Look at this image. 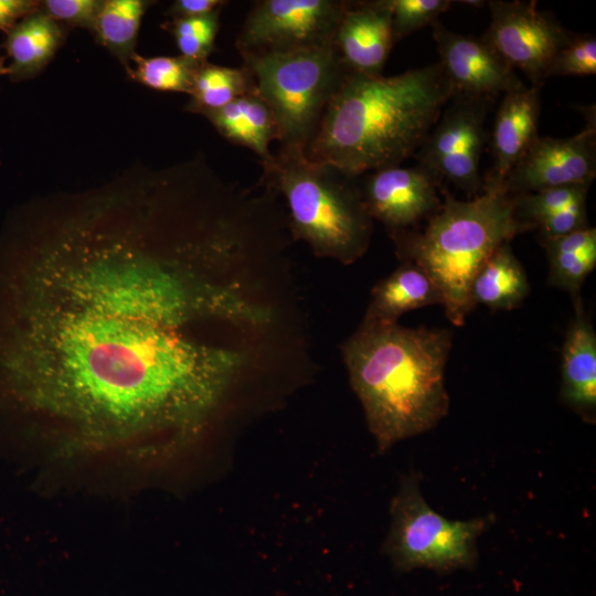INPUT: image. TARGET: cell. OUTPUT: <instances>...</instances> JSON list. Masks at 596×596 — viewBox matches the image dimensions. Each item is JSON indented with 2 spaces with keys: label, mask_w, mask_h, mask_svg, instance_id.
Listing matches in <instances>:
<instances>
[{
  "label": "cell",
  "mask_w": 596,
  "mask_h": 596,
  "mask_svg": "<svg viewBox=\"0 0 596 596\" xmlns=\"http://www.w3.org/2000/svg\"><path fill=\"white\" fill-rule=\"evenodd\" d=\"M240 226L180 163L50 193L0 237V385L57 448L149 464L204 434L238 372L213 339Z\"/></svg>",
  "instance_id": "obj_1"
},
{
  "label": "cell",
  "mask_w": 596,
  "mask_h": 596,
  "mask_svg": "<svg viewBox=\"0 0 596 596\" xmlns=\"http://www.w3.org/2000/svg\"><path fill=\"white\" fill-rule=\"evenodd\" d=\"M540 88L524 86L503 95L492 132L493 163L483 185L501 187L512 168L539 137Z\"/></svg>",
  "instance_id": "obj_15"
},
{
  "label": "cell",
  "mask_w": 596,
  "mask_h": 596,
  "mask_svg": "<svg viewBox=\"0 0 596 596\" xmlns=\"http://www.w3.org/2000/svg\"><path fill=\"white\" fill-rule=\"evenodd\" d=\"M560 396L582 418L595 422L596 333L583 306L575 308V317L565 334Z\"/></svg>",
  "instance_id": "obj_16"
},
{
  "label": "cell",
  "mask_w": 596,
  "mask_h": 596,
  "mask_svg": "<svg viewBox=\"0 0 596 596\" xmlns=\"http://www.w3.org/2000/svg\"><path fill=\"white\" fill-rule=\"evenodd\" d=\"M258 184L283 196L294 240L306 242L315 255L352 264L368 251L373 220L363 202L358 178L280 148L262 161Z\"/></svg>",
  "instance_id": "obj_5"
},
{
  "label": "cell",
  "mask_w": 596,
  "mask_h": 596,
  "mask_svg": "<svg viewBox=\"0 0 596 596\" xmlns=\"http://www.w3.org/2000/svg\"><path fill=\"white\" fill-rule=\"evenodd\" d=\"M391 524L383 550L395 568L447 572L477 561V540L490 519L450 521L424 499L414 473L401 478L390 505Z\"/></svg>",
  "instance_id": "obj_7"
},
{
  "label": "cell",
  "mask_w": 596,
  "mask_h": 596,
  "mask_svg": "<svg viewBox=\"0 0 596 596\" xmlns=\"http://www.w3.org/2000/svg\"><path fill=\"white\" fill-rule=\"evenodd\" d=\"M436 304L443 305V298L434 281L416 264L402 260L389 277L373 287L363 320L397 323L404 313Z\"/></svg>",
  "instance_id": "obj_19"
},
{
  "label": "cell",
  "mask_w": 596,
  "mask_h": 596,
  "mask_svg": "<svg viewBox=\"0 0 596 596\" xmlns=\"http://www.w3.org/2000/svg\"><path fill=\"white\" fill-rule=\"evenodd\" d=\"M223 7L206 14L173 18L163 28L170 32L180 55L205 62L214 50L220 30V17Z\"/></svg>",
  "instance_id": "obj_25"
},
{
  "label": "cell",
  "mask_w": 596,
  "mask_h": 596,
  "mask_svg": "<svg viewBox=\"0 0 596 596\" xmlns=\"http://www.w3.org/2000/svg\"><path fill=\"white\" fill-rule=\"evenodd\" d=\"M360 188L368 213L390 236L417 228L443 203L440 183L419 166L375 170Z\"/></svg>",
  "instance_id": "obj_13"
},
{
  "label": "cell",
  "mask_w": 596,
  "mask_h": 596,
  "mask_svg": "<svg viewBox=\"0 0 596 596\" xmlns=\"http://www.w3.org/2000/svg\"><path fill=\"white\" fill-rule=\"evenodd\" d=\"M394 44L390 0L348 1L333 47L349 72L382 75Z\"/></svg>",
  "instance_id": "obj_14"
},
{
  "label": "cell",
  "mask_w": 596,
  "mask_h": 596,
  "mask_svg": "<svg viewBox=\"0 0 596 596\" xmlns=\"http://www.w3.org/2000/svg\"><path fill=\"white\" fill-rule=\"evenodd\" d=\"M486 4L491 21L481 38L515 72L523 73L531 86L541 88L549 78L552 60L573 33L540 10L535 1L492 0Z\"/></svg>",
  "instance_id": "obj_10"
},
{
  "label": "cell",
  "mask_w": 596,
  "mask_h": 596,
  "mask_svg": "<svg viewBox=\"0 0 596 596\" xmlns=\"http://www.w3.org/2000/svg\"><path fill=\"white\" fill-rule=\"evenodd\" d=\"M347 0H259L236 38L241 56L333 46Z\"/></svg>",
  "instance_id": "obj_8"
},
{
  "label": "cell",
  "mask_w": 596,
  "mask_h": 596,
  "mask_svg": "<svg viewBox=\"0 0 596 596\" xmlns=\"http://www.w3.org/2000/svg\"><path fill=\"white\" fill-rule=\"evenodd\" d=\"M443 194L424 226L391 237L401 260L416 264L434 281L450 322L462 326L473 309L470 289L483 263L531 227L515 217L517 198L502 187L483 185L480 195L465 201Z\"/></svg>",
  "instance_id": "obj_4"
},
{
  "label": "cell",
  "mask_w": 596,
  "mask_h": 596,
  "mask_svg": "<svg viewBox=\"0 0 596 596\" xmlns=\"http://www.w3.org/2000/svg\"><path fill=\"white\" fill-rule=\"evenodd\" d=\"M40 8L38 0H0V31L7 33L18 21Z\"/></svg>",
  "instance_id": "obj_31"
},
{
  "label": "cell",
  "mask_w": 596,
  "mask_h": 596,
  "mask_svg": "<svg viewBox=\"0 0 596 596\" xmlns=\"http://www.w3.org/2000/svg\"><path fill=\"white\" fill-rule=\"evenodd\" d=\"M453 3L449 0H390L394 43L432 25Z\"/></svg>",
  "instance_id": "obj_27"
},
{
  "label": "cell",
  "mask_w": 596,
  "mask_h": 596,
  "mask_svg": "<svg viewBox=\"0 0 596 596\" xmlns=\"http://www.w3.org/2000/svg\"><path fill=\"white\" fill-rule=\"evenodd\" d=\"M596 74V39L592 34H574L555 54L551 76H588Z\"/></svg>",
  "instance_id": "obj_28"
},
{
  "label": "cell",
  "mask_w": 596,
  "mask_h": 596,
  "mask_svg": "<svg viewBox=\"0 0 596 596\" xmlns=\"http://www.w3.org/2000/svg\"><path fill=\"white\" fill-rule=\"evenodd\" d=\"M585 118L584 128L572 137H538L509 172L502 189L520 196L563 185H590L596 175L594 106L586 110Z\"/></svg>",
  "instance_id": "obj_11"
},
{
  "label": "cell",
  "mask_w": 596,
  "mask_h": 596,
  "mask_svg": "<svg viewBox=\"0 0 596 596\" xmlns=\"http://www.w3.org/2000/svg\"><path fill=\"white\" fill-rule=\"evenodd\" d=\"M8 75V66L4 65V57L0 55V76Z\"/></svg>",
  "instance_id": "obj_33"
},
{
  "label": "cell",
  "mask_w": 596,
  "mask_h": 596,
  "mask_svg": "<svg viewBox=\"0 0 596 596\" xmlns=\"http://www.w3.org/2000/svg\"><path fill=\"white\" fill-rule=\"evenodd\" d=\"M587 226L586 202H579L542 220L535 228L543 242Z\"/></svg>",
  "instance_id": "obj_30"
},
{
  "label": "cell",
  "mask_w": 596,
  "mask_h": 596,
  "mask_svg": "<svg viewBox=\"0 0 596 596\" xmlns=\"http://www.w3.org/2000/svg\"><path fill=\"white\" fill-rule=\"evenodd\" d=\"M203 62L178 56H142L136 54L127 74L134 81L162 92L189 95L194 74Z\"/></svg>",
  "instance_id": "obj_24"
},
{
  "label": "cell",
  "mask_w": 596,
  "mask_h": 596,
  "mask_svg": "<svg viewBox=\"0 0 596 596\" xmlns=\"http://www.w3.org/2000/svg\"><path fill=\"white\" fill-rule=\"evenodd\" d=\"M549 260V281L566 290L574 308L582 305L581 288L596 266V230L585 227L541 242Z\"/></svg>",
  "instance_id": "obj_21"
},
{
  "label": "cell",
  "mask_w": 596,
  "mask_h": 596,
  "mask_svg": "<svg viewBox=\"0 0 596 596\" xmlns=\"http://www.w3.org/2000/svg\"><path fill=\"white\" fill-rule=\"evenodd\" d=\"M448 329L362 320L341 347L379 453L435 427L448 413Z\"/></svg>",
  "instance_id": "obj_3"
},
{
  "label": "cell",
  "mask_w": 596,
  "mask_h": 596,
  "mask_svg": "<svg viewBox=\"0 0 596 596\" xmlns=\"http://www.w3.org/2000/svg\"><path fill=\"white\" fill-rule=\"evenodd\" d=\"M589 187L563 185L515 196V217L534 230L542 220L575 203L586 202Z\"/></svg>",
  "instance_id": "obj_26"
},
{
  "label": "cell",
  "mask_w": 596,
  "mask_h": 596,
  "mask_svg": "<svg viewBox=\"0 0 596 596\" xmlns=\"http://www.w3.org/2000/svg\"><path fill=\"white\" fill-rule=\"evenodd\" d=\"M104 0H44L41 10L57 22L94 32Z\"/></svg>",
  "instance_id": "obj_29"
},
{
  "label": "cell",
  "mask_w": 596,
  "mask_h": 596,
  "mask_svg": "<svg viewBox=\"0 0 596 596\" xmlns=\"http://www.w3.org/2000/svg\"><path fill=\"white\" fill-rule=\"evenodd\" d=\"M226 3L224 0H175L166 14L171 19L196 17L212 12Z\"/></svg>",
  "instance_id": "obj_32"
},
{
  "label": "cell",
  "mask_w": 596,
  "mask_h": 596,
  "mask_svg": "<svg viewBox=\"0 0 596 596\" xmlns=\"http://www.w3.org/2000/svg\"><path fill=\"white\" fill-rule=\"evenodd\" d=\"M269 105L283 149L306 152L323 113L349 73L333 46L242 56Z\"/></svg>",
  "instance_id": "obj_6"
},
{
  "label": "cell",
  "mask_w": 596,
  "mask_h": 596,
  "mask_svg": "<svg viewBox=\"0 0 596 596\" xmlns=\"http://www.w3.org/2000/svg\"><path fill=\"white\" fill-rule=\"evenodd\" d=\"M65 40L64 26L40 10L18 21L7 33L4 47L11 63L8 76L13 82L39 75Z\"/></svg>",
  "instance_id": "obj_18"
},
{
  "label": "cell",
  "mask_w": 596,
  "mask_h": 596,
  "mask_svg": "<svg viewBox=\"0 0 596 596\" xmlns=\"http://www.w3.org/2000/svg\"><path fill=\"white\" fill-rule=\"evenodd\" d=\"M203 116L223 138L248 148L260 162L272 157L269 146L278 140V127L273 110L257 88Z\"/></svg>",
  "instance_id": "obj_17"
},
{
  "label": "cell",
  "mask_w": 596,
  "mask_h": 596,
  "mask_svg": "<svg viewBox=\"0 0 596 596\" xmlns=\"http://www.w3.org/2000/svg\"><path fill=\"white\" fill-rule=\"evenodd\" d=\"M256 88L251 71L223 66L205 61L198 67L185 110L204 115L220 109Z\"/></svg>",
  "instance_id": "obj_23"
},
{
  "label": "cell",
  "mask_w": 596,
  "mask_h": 596,
  "mask_svg": "<svg viewBox=\"0 0 596 596\" xmlns=\"http://www.w3.org/2000/svg\"><path fill=\"white\" fill-rule=\"evenodd\" d=\"M450 102L417 150L418 166L439 183L451 182L472 199L483 192L479 166L491 102L467 97Z\"/></svg>",
  "instance_id": "obj_9"
},
{
  "label": "cell",
  "mask_w": 596,
  "mask_h": 596,
  "mask_svg": "<svg viewBox=\"0 0 596 596\" xmlns=\"http://www.w3.org/2000/svg\"><path fill=\"white\" fill-rule=\"evenodd\" d=\"M155 2L150 0H104L94 34L100 45L115 56L126 72L137 54L141 20Z\"/></svg>",
  "instance_id": "obj_22"
},
{
  "label": "cell",
  "mask_w": 596,
  "mask_h": 596,
  "mask_svg": "<svg viewBox=\"0 0 596 596\" xmlns=\"http://www.w3.org/2000/svg\"><path fill=\"white\" fill-rule=\"evenodd\" d=\"M453 97L438 62L387 77L349 72L306 157L353 178L400 166L419 149Z\"/></svg>",
  "instance_id": "obj_2"
},
{
  "label": "cell",
  "mask_w": 596,
  "mask_h": 596,
  "mask_svg": "<svg viewBox=\"0 0 596 596\" xmlns=\"http://www.w3.org/2000/svg\"><path fill=\"white\" fill-rule=\"evenodd\" d=\"M440 64L454 97L493 102L500 94L523 88L517 72L482 38L447 29L439 20L432 25ZM453 97V98H454Z\"/></svg>",
  "instance_id": "obj_12"
},
{
  "label": "cell",
  "mask_w": 596,
  "mask_h": 596,
  "mask_svg": "<svg viewBox=\"0 0 596 596\" xmlns=\"http://www.w3.org/2000/svg\"><path fill=\"white\" fill-rule=\"evenodd\" d=\"M507 242L483 263L473 278L470 299L491 310H511L522 304L530 291L526 274Z\"/></svg>",
  "instance_id": "obj_20"
}]
</instances>
